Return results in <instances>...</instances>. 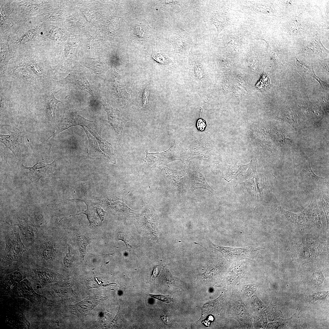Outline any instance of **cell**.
<instances>
[{"instance_id":"1","label":"cell","mask_w":329,"mask_h":329,"mask_svg":"<svg viewBox=\"0 0 329 329\" xmlns=\"http://www.w3.org/2000/svg\"><path fill=\"white\" fill-rule=\"evenodd\" d=\"M277 214L302 230L315 226L323 233L324 229L321 221L322 214L317 206L316 196L314 195L310 203L303 211L294 213L286 210L281 206L275 209Z\"/></svg>"},{"instance_id":"2","label":"cell","mask_w":329,"mask_h":329,"mask_svg":"<svg viewBox=\"0 0 329 329\" xmlns=\"http://www.w3.org/2000/svg\"><path fill=\"white\" fill-rule=\"evenodd\" d=\"M328 242L321 241L318 236L307 235L295 248L294 259L303 264L314 261L320 256L328 253Z\"/></svg>"},{"instance_id":"3","label":"cell","mask_w":329,"mask_h":329,"mask_svg":"<svg viewBox=\"0 0 329 329\" xmlns=\"http://www.w3.org/2000/svg\"><path fill=\"white\" fill-rule=\"evenodd\" d=\"M63 105L64 110L62 119L55 127L53 134L47 140L71 127L76 126L86 127L97 133L98 126L95 121L85 119L80 115L75 109Z\"/></svg>"},{"instance_id":"4","label":"cell","mask_w":329,"mask_h":329,"mask_svg":"<svg viewBox=\"0 0 329 329\" xmlns=\"http://www.w3.org/2000/svg\"><path fill=\"white\" fill-rule=\"evenodd\" d=\"M88 138V154L92 157H103L114 164L116 163L114 149L111 144L102 139L97 133L85 127H82Z\"/></svg>"},{"instance_id":"5","label":"cell","mask_w":329,"mask_h":329,"mask_svg":"<svg viewBox=\"0 0 329 329\" xmlns=\"http://www.w3.org/2000/svg\"><path fill=\"white\" fill-rule=\"evenodd\" d=\"M181 151L179 147L174 142L170 147L163 152L150 153L146 151V157L142 160L150 167L161 169L172 161H182L183 156H182Z\"/></svg>"},{"instance_id":"6","label":"cell","mask_w":329,"mask_h":329,"mask_svg":"<svg viewBox=\"0 0 329 329\" xmlns=\"http://www.w3.org/2000/svg\"><path fill=\"white\" fill-rule=\"evenodd\" d=\"M53 81L55 82V86L59 84L66 90L70 89L82 90L90 93L94 98L98 101L101 99L97 90L90 84L84 74H70L61 80Z\"/></svg>"},{"instance_id":"7","label":"cell","mask_w":329,"mask_h":329,"mask_svg":"<svg viewBox=\"0 0 329 329\" xmlns=\"http://www.w3.org/2000/svg\"><path fill=\"white\" fill-rule=\"evenodd\" d=\"M210 248L219 252L225 259L230 262L242 260H251L253 253L264 248L249 246L244 247L233 248L216 245L210 242Z\"/></svg>"},{"instance_id":"8","label":"cell","mask_w":329,"mask_h":329,"mask_svg":"<svg viewBox=\"0 0 329 329\" xmlns=\"http://www.w3.org/2000/svg\"><path fill=\"white\" fill-rule=\"evenodd\" d=\"M4 259L8 263L21 260L23 253L26 250L22 242L19 232L10 230L5 238Z\"/></svg>"},{"instance_id":"9","label":"cell","mask_w":329,"mask_h":329,"mask_svg":"<svg viewBox=\"0 0 329 329\" xmlns=\"http://www.w3.org/2000/svg\"><path fill=\"white\" fill-rule=\"evenodd\" d=\"M99 102L102 104L107 112L108 122L112 127L115 132V146L118 147L121 143L123 127L129 119L123 113L113 109L101 100Z\"/></svg>"},{"instance_id":"10","label":"cell","mask_w":329,"mask_h":329,"mask_svg":"<svg viewBox=\"0 0 329 329\" xmlns=\"http://www.w3.org/2000/svg\"><path fill=\"white\" fill-rule=\"evenodd\" d=\"M11 132L8 135L1 134L0 142L12 152L16 158H17L27 150L24 142L25 133L23 132Z\"/></svg>"},{"instance_id":"11","label":"cell","mask_w":329,"mask_h":329,"mask_svg":"<svg viewBox=\"0 0 329 329\" xmlns=\"http://www.w3.org/2000/svg\"><path fill=\"white\" fill-rule=\"evenodd\" d=\"M55 164L56 161L55 160L50 164H46L39 162L31 167L25 166L22 164L21 167L22 170H29L28 172H24L23 175L33 183L37 184L40 178L48 177L54 172Z\"/></svg>"},{"instance_id":"12","label":"cell","mask_w":329,"mask_h":329,"mask_svg":"<svg viewBox=\"0 0 329 329\" xmlns=\"http://www.w3.org/2000/svg\"><path fill=\"white\" fill-rule=\"evenodd\" d=\"M207 138L203 132L198 133L195 134L190 145L191 154L187 159L188 161L193 158L203 160L208 157Z\"/></svg>"},{"instance_id":"13","label":"cell","mask_w":329,"mask_h":329,"mask_svg":"<svg viewBox=\"0 0 329 329\" xmlns=\"http://www.w3.org/2000/svg\"><path fill=\"white\" fill-rule=\"evenodd\" d=\"M186 174L191 181V190L192 192L199 189H205L214 195L217 194L207 183L199 166L189 165L186 170Z\"/></svg>"},{"instance_id":"14","label":"cell","mask_w":329,"mask_h":329,"mask_svg":"<svg viewBox=\"0 0 329 329\" xmlns=\"http://www.w3.org/2000/svg\"><path fill=\"white\" fill-rule=\"evenodd\" d=\"M300 178L305 183L316 186L319 189L322 188L329 187V178L319 177L315 174L311 169L310 161L307 159L301 171Z\"/></svg>"},{"instance_id":"15","label":"cell","mask_w":329,"mask_h":329,"mask_svg":"<svg viewBox=\"0 0 329 329\" xmlns=\"http://www.w3.org/2000/svg\"><path fill=\"white\" fill-rule=\"evenodd\" d=\"M161 169L165 177L173 186L180 188L185 184L187 177L183 171L172 170L166 166L163 167Z\"/></svg>"},{"instance_id":"16","label":"cell","mask_w":329,"mask_h":329,"mask_svg":"<svg viewBox=\"0 0 329 329\" xmlns=\"http://www.w3.org/2000/svg\"><path fill=\"white\" fill-rule=\"evenodd\" d=\"M296 63L298 72L302 76L303 78L306 79L310 77H312L317 80L320 83L323 88H327L328 86L326 83L322 81L319 77L316 76L313 70L312 65L309 66L302 61L298 60L296 58Z\"/></svg>"},{"instance_id":"17","label":"cell","mask_w":329,"mask_h":329,"mask_svg":"<svg viewBox=\"0 0 329 329\" xmlns=\"http://www.w3.org/2000/svg\"><path fill=\"white\" fill-rule=\"evenodd\" d=\"M105 202L110 207L119 211L126 214L133 215L138 211L132 210L125 203L123 198H119L116 196L110 197L105 200Z\"/></svg>"},{"instance_id":"18","label":"cell","mask_w":329,"mask_h":329,"mask_svg":"<svg viewBox=\"0 0 329 329\" xmlns=\"http://www.w3.org/2000/svg\"><path fill=\"white\" fill-rule=\"evenodd\" d=\"M57 92L55 90L50 94L48 96L46 101L45 108V112L48 120L52 124L55 123V111L56 105L59 102H61L62 101H59L55 97V95Z\"/></svg>"},{"instance_id":"19","label":"cell","mask_w":329,"mask_h":329,"mask_svg":"<svg viewBox=\"0 0 329 329\" xmlns=\"http://www.w3.org/2000/svg\"><path fill=\"white\" fill-rule=\"evenodd\" d=\"M34 271L36 280L42 286L55 280L53 273L48 269L39 267L35 269Z\"/></svg>"},{"instance_id":"20","label":"cell","mask_w":329,"mask_h":329,"mask_svg":"<svg viewBox=\"0 0 329 329\" xmlns=\"http://www.w3.org/2000/svg\"><path fill=\"white\" fill-rule=\"evenodd\" d=\"M73 244L80 251V257L84 260V257L87 254H92L87 253L86 251L87 246L91 242V239L84 235H78L75 237L73 240Z\"/></svg>"},{"instance_id":"21","label":"cell","mask_w":329,"mask_h":329,"mask_svg":"<svg viewBox=\"0 0 329 329\" xmlns=\"http://www.w3.org/2000/svg\"><path fill=\"white\" fill-rule=\"evenodd\" d=\"M79 200L84 202L86 204L87 206V208L86 210H84L82 212L79 214H76L73 215H70L68 217H60L57 216L55 215V216L59 217L60 218V220L59 221L60 222L61 220L64 218H69L71 216H75L76 215H80L82 214H85L87 217L88 220H89L90 225L93 226H97L98 224L97 222V219L96 218V216L95 214V212L97 211V208L96 211H95V208H93L92 205H90L89 203L85 200H81L78 199H73L70 200Z\"/></svg>"},{"instance_id":"22","label":"cell","mask_w":329,"mask_h":329,"mask_svg":"<svg viewBox=\"0 0 329 329\" xmlns=\"http://www.w3.org/2000/svg\"><path fill=\"white\" fill-rule=\"evenodd\" d=\"M318 198L320 199L327 221V228L329 227V197L328 189H319Z\"/></svg>"},{"instance_id":"23","label":"cell","mask_w":329,"mask_h":329,"mask_svg":"<svg viewBox=\"0 0 329 329\" xmlns=\"http://www.w3.org/2000/svg\"><path fill=\"white\" fill-rule=\"evenodd\" d=\"M257 182V186L259 196L261 197L266 193L267 188L266 178L264 176H258L255 177Z\"/></svg>"},{"instance_id":"24","label":"cell","mask_w":329,"mask_h":329,"mask_svg":"<svg viewBox=\"0 0 329 329\" xmlns=\"http://www.w3.org/2000/svg\"><path fill=\"white\" fill-rule=\"evenodd\" d=\"M8 148L4 147L0 148V169L1 170H8L9 169L7 162L9 155Z\"/></svg>"},{"instance_id":"25","label":"cell","mask_w":329,"mask_h":329,"mask_svg":"<svg viewBox=\"0 0 329 329\" xmlns=\"http://www.w3.org/2000/svg\"><path fill=\"white\" fill-rule=\"evenodd\" d=\"M244 183L249 192L251 194V195L254 196H257L256 187L254 181V178L252 179H249L245 182Z\"/></svg>"},{"instance_id":"26","label":"cell","mask_w":329,"mask_h":329,"mask_svg":"<svg viewBox=\"0 0 329 329\" xmlns=\"http://www.w3.org/2000/svg\"><path fill=\"white\" fill-rule=\"evenodd\" d=\"M270 84V80L268 76L265 74L262 75L260 80L256 84V87L259 89H264Z\"/></svg>"},{"instance_id":"27","label":"cell","mask_w":329,"mask_h":329,"mask_svg":"<svg viewBox=\"0 0 329 329\" xmlns=\"http://www.w3.org/2000/svg\"><path fill=\"white\" fill-rule=\"evenodd\" d=\"M150 295L152 297L157 299L161 301L167 303H169L172 301V298L170 295H154L150 294Z\"/></svg>"},{"instance_id":"28","label":"cell","mask_w":329,"mask_h":329,"mask_svg":"<svg viewBox=\"0 0 329 329\" xmlns=\"http://www.w3.org/2000/svg\"><path fill=\"white\" fill-rule=\"evenodd\" d=\"M15 225L19 226L20 228H21L22 230V231L23 232L24 234H25V235L27 237L28 236L27 234L28 232V233L30 236V235L31 236L33 235V233L32 232V229H31V228H30V227L28 225L25 224L22 221H19V224L16 225Z\"/></svg>"},{"instance_id":"29","label":"cell","mask_w":329,"mask_h":329,"mask_svg":"<svg viewBox=\"0 0 329 329\" xmlns=\"http://www.w3.org/2000/svg\"><path fill=\"white\" fill-rule=\"evenodd\" d=\"M69 245V252L66 254L64 259V263L65 266H69L73 262L74 256Z\"/></svg>"},{"instance_id":"30","label":"cell","mask_w":329,"mask_h":329,"mask_svg":"<svg viewBox=\"0 0 329 329\" xmlns=\"http://www.w3.org/2000/svg\"><path fill=\"white\" fill-rule=\"evenodd\" d=\"M206 126L205 122L204 120L201 119H199L197 121L196 127L200 131H203L206 127Z\"/></svg>"},{"instance_id":"31","label":"cell","mask_w":329,"mask_h":329,"mask_svg":"<svg viewBox=\"0 0 329 329\" xmlns=\"http://www.w3.org/2000/svg\"><path fill=\"white\" fill-rule=\"evenodd\" d=\"M97 212L99 216L101 221L104 220V218L106 212L104 211L100 207H97Z\"/></svg>"},{"instance_id":"32","label":"cell","mask_w":329,"mask_h":329,"mask_svg":"<svg viewBox=\"0 0 329 329\" xmlns=\"http://www.w3.org/2000/svg\"><path fill=\"white\" fill-rule=\"evenodd\" d=\"M148 91L147 88H146L143 95V107L146 106L148 102Z\"/></svg>"},{"instance_id":"33","label":"cell","mask_w":329,"mask_h":329,"mask_svg":"<svg viewBox=\"0 0 329 329\" xmlns=\"http://www.w3.org/2000/svg\"><path fill=\"white\" fill-rule=\"evenodd\" d=\"M41 34H43V33L42 32H41Z\"/></svg>"}]
</instances>
